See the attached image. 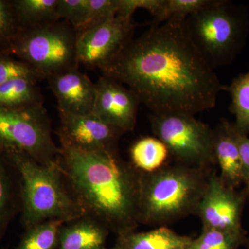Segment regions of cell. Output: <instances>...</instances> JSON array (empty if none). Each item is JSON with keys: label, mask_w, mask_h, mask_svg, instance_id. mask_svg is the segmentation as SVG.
Listing matches in <instances>:
<instances>
[{"label": "cell", "mask_w": 249, "mask_h": 249, "mask_svg": "<svg viewBox=\"0 0 249 249\" xmlns=\"http://www.w3.org/2000/svg\"><path fill=\"white\" fill-rule=\"evenodd\" d=\"M186 19L150 26L101 70L103 76L127 85L153 114L213 108L224 85L192 41Z\"/></svg>", "instance_id": "cell-1"}, {"label": "cell", "mask_w": 249, "mask_h": 249, "mask_svg": "<svg viewBox=\"0 0 249 249\" xmlns=\"http://www.w3.org/2000/svg\"><path fill=\"white\" fill-rule=\"evenodd\" d=\"M60 145V169L85 216L127 232L139 208L140 187L116 150L88 152Z\"/></svg>", "instance_id": "cell-2"}, {"label": "cell", "mask_w": 249, "mask_h": 249, "mask_svg": "<svg viewBox=\"0 0 249 249\" xmlns=\"http://www.w3.org/2000/svg\"><path fill=\"white\" fill-rule=\"evenodd\" d=\"M0 152L19 175L21 221L25 230L47 221L68 223L84 217L81 206L67 189L60 163L47 166L19 150Z\"/></svg>", "instance_id": "cell-3"}, {"label": "cell", "mask_w": 249, "mask_h": 249, "mask_svg": "<svg viewBox=\"0 0 249 249\" xmlns=\"http://www.w3.org/2000/svg\"><path fill=\"white\" fill-rule=\"evenodd\" d=\"M186 23L192 41L213 70L235 60L248 34L245 11L227 0H214Z\"/></svg>", "instance_id": "cell-4"}, {"label": "cell", "mask_w": 249, "mask_h": 249, "mask_svg": "<svg viewBox=\"0 0 249 249\" xmlns=\"http://www.w3.org/2000/svg\"><path fill=\"white\" fill-rule=\"evenodd\" d=\"M77 31L65 20L21 29L1 52L27 62L47 80L78 67Z\"/></svg>", "instance_id": "cell-5"}, {"label": "cell", "mask_w": 249, "mask_h": 249, "mask_svg": "<svg viewBox=\"0 0 249 249\" xmlns=\"http://www.w3.org/2000/svg\"><path fill=\"white\" fill-rule=\"evenodd\" d=\"M24 152L37 163L58 165L60 148L52 135V126L44 106L10 109L0 107V151Z\"/></svg>", "instance_id": "cell-6"}, {"label": "cell", "mask_w": 249, "mask_h": 249, "mask_svg": "<svg viewBox=\"0 0 249 249\" xmlns=\"http://www.w3.org/2000/svg\"><path fill=\"white\" fill-rule=\"evenodd\" d=\"M152 129L175 157L191 163H202L214 157L213 132L194 115L153 114Z\"/></svg>", "instance_id": "cell-7"}, {"label": "cell", "mask_w": 249, "mask_h": 249, "mask_svg": "<svg viewBox=\"0 0 249 249\" xmlns=\"http://www.w3.org/2000/svg\"><path fill=\"white\" fill-rule=\"evenodd\" d=\"M133 18L117 16L87 30L77 32L78 65L104 68L134 37Z\"/></svg>", "instance_id": "cell-8"}, {"label": "cell", "mask_w": 249, "mask_h": 249, "mask_svg": "<svg viewBox=\"0 0 249 249\" xmlns=\"http://www.w3.org/2000/svg\"><path fill=\"white\" fill-rule=\"evenodd\" d=\"M195 191L194 181L186 174L165 172L140 187L139 207L150 218L170 217L188 206Z\"/></svg>", "instance_id": "cell-9"}, {"label": "cell", "mask_w": 249, "mask_h": 249, "mask_svg": "<svg viewBox=\"0 0 249 249\" xmlns=\"http://www.w3.org/2000/svg\"><path fill=\"white\" fill-rule=\"evenodd\" d=\"M60 144L83 151L116 150L123 131L113 127L94 114L77 115L58 109Z\"/></svg>", "instance_id": "cell-10"}, {"label": "cell", "mask_w": 249, "mask_h": 249, "mask_svg": "<svg viewBox=\"0 0 249 249\" xmlns=\"http://www.w3.org/2000/svg\"><path fill=\"white\" fill-rule=\"evenodd\" d=\"M92 114L123 132L132 130L137 121L138 98L128 88L106 76L95 83Z\"/></svg>", "instance_id": "cell-11"}, {"label": "cell", "mask_w": 249, "mask_h": 249, "mask_svg": "<svg viewBox=\"0 0 249 249\" xmlns=\"http://www.w3.org/2000/svg\"><path fill=\"white\" fill-rule=\"evenodd\" d=\"M47 80L58 101V109L77 115L92 114L95 83L78 67L56 73Z\"/></svg>", "instance_id": "cell-12"}, {"label": "cell", "mask_w": 249, "mask_h": 249, "mask_svg": "<svg viewBox=\"0 0 249 249\" xmlns=\"http://www.w3.org/2000/svg\"><path fill=\"white\" fill-rule=\"evenodd\" d=\"M201 210L210 229L238 232L240 201L217 179L212 180Z\"/></svg>", "instance_id": "cell-13"}, {"label": "cell", "mask_w": 249, "mask_h": 249, "mask_svg": "<svg viewBox=\"0 0 249 249\" xmlns=\"http://www.w3.org/2000/svg\"><path fill=\"white\" fill-rule=\"evenodd\" d=\"M106 238L107 229L84 216L62 227L58 249H105Z\"/></svg>", "instance_id": "cell-14"}, {"label": "cell", "mask_w": 249, "mask_h": 249, "mask_svg": "<svg viewBox=\"0 0 249 249\" xmlns=\"http://www.w3.org/2000/svg\"><path fill=\"white\" fill-rule=\"evenodd\" d=\"M213 150L224 178L232 184L240 182L245 176L233 124L222 121L220 127L213 132Z\"/></svg>", "instance_id": "cell-15"}, {"label": "cell", "mask_w": 249, "mask_h": 249, "mask_svg": "<svg viewBox=\"0 0 249 249\" xmlns=\"http://www.w3.org/2000/svg\"><path fill=\"white\" fill-rule=\"evenodd\" d=\"M21 210L20 180L17 170L0 152V242Z\"/></svg>", "instance_id": "cell-16"}, {"label": "cell", "mask_w": 249, "mask_h": 249, "mask_svg": "<svg viewBox=\"0 0 249 249\" xmlns=\"http://www.w3.org/2000/svg\"><path fill=\"white\" fill-rule=\"evenodd\" d=\"M191 244L188 237L160 228L142 233L121 234L118 247L121 249H187Z\"/></svg>", "instance_id": "cell-17"}, {"label": "cell", "mask_w": 249, "mask_h": 249, "mask_svg": "<svg viewBox=\"0 0 249 249\" xmlns=\"http://www.w3.org/2000/svg\"><path fill=\"white\" fill-rule=\"evenodd\" d=\"M37 83L29 78H18L0 85V107L24 109L44 106Z\"/></svg>", "instance_id": "cell-18"}, {"label": "cell", "mask_w": 249, "mask_h": 249, "mask_svg": "<svg viewBox=\"0 0 249 249\" xmlns=\"http://www.w3.org/2000/svg\"><path fill=\"white\" fill-rule=\"evenodd\" d=\"M19 29L60 20L58 0H11Z\"/></svg>", "instance_id": "cell-19"}, {"label": "cell", "mask_w": 249, "mask_h": 249, "mask_svg": "<svg viewBox=\"0 0 249 249\" xmlns=\"http://www.w3.org/2000/svg\"><path fill=\"white\" fill-rule=\"evenodd\" d=\"M223 90L231 96V112L235 116L233 124L243 135L249 134V70L234 78L229 85H224Z\"/></svg>", "instance_id": "cell-20"}, {"label": "cell", "mask_w": 249, "mask_h": 249, "mask_svg": "<svg viewBox=\"0 0 249 249\" xmlns=\"http://www.w3.org/2000/svg\"><path fill=\"white\" fill-rule=\"evenodd\" d=\"M168 147L160 139L144 137L131 147L134 165L145 171L151 172L161 166L168 155Z\"/></svg>", "instance_id": "cell-21"}, {"label": "cell", "mask_w": 249, "mask_h": 249, "mask_svg": "<svg viewBox=\"0 0 249 249\" xmlns=\"http://www.w3.org/2000/svg\"><path fill=\"white\" fill-rule=\"evenodd\" d=\"M61 220H49L27 229L16 249H58L62 227Z\"/></svg>", "instance_id": "cell-22"}, {"label": "cell", "mask_w": 249, "mask_h": 249, "mask_svg": "<svg viewBox=\"0 0 249 249\" xmlns=\"http://www.w3.org/2000/svg\"><path fill=\"white\" fill-rule=\"evenodd\" d=\"M214 0H163L160 12L150 22L157 25L172 19H186L191 15L206 9Z\"/></svg>", "instance_id": "cell-23"}, {"label": "cell", "mask_w": 249, "mask_h": 249, "mask_svg": "<svg viewBox=\"0 0 249 249\" xmlns=\"http://www.w3.org/2000/svg\"><path fill=\"white\" fill-rule=\"evenodd\" d=\"M119 0H88L84 19L77 32L87 30L117 16Z\"/></svg>", "instance_id": "cell-24"}, {"label": "cell", "mask_w": 249, "mask_h": 249, "mask_svg": "<svg viewBox=\"0 0 249 249\" xmlns=\"http://www.w3.org/2000/svg\"><path fill=\"white\" fill-rule=\"evenodd\" d=\"M18 78H29L38 82L45 80L27 62L0 51V85Z\"/></svg>", "instance_id": "cell-25"}, {"label": "cell", "mask_w": 249, "mask_h": 249, "mask_svg": "<svg viewBox=\"0 0 249 249\" xmlns=\"http://www.w3.org/2000/svg\"><path fill=\"white\" fill-rule=\"evenodd\" d=\"M237 237L238 232L209 229L187 249H232Z\"/></svg>", "instance_id": "cell-26"}, {"label": "cell", "mask_w": 249, "mask_h": 249, "mask_svg": "<svg viewBox=\"0 0 249 249\" xmlns=\"http://www.w3.org/2000/svg\"><path fill=\"white\" fill-rule=\"evenodd\" d=\"M19 30L11 0H0V49L13 40Z\"/></svg>", "instance_id": "cell-27"}, {"label": "cell", "mask_w": 249, "mask_h": 249, "mask_svg": "<svg viewBox=\"0 0 249 249\" xmlns=\"http://www.w3.org/2000/svg\"><path fill=\"white\" fill-rule=\"evenodd\" d=\"M87 3L88 0H58V19L67 21L78 31L84 19Z\"/></svg>", "instance_id": "cell-28"}, {"label": "cell", "mask_w": 249, "mask_h": 249, "mask_svg": "<svg viewBox=\"0 0 249 249\" xmlns=\"http://www.w3.org/2000/svg\"><path fill=\"white\" fill-rule=\"evenodd\" d=\"M234 126V124H233ZM234 133L239 151H240L244 176L249 178V138L247 136L240 134L234 126Z\"/></svg>", "instance_id": "cell-29"}, {"label": "cell", "mask_w": 249, "mask_h": 249, "mask_svg": "<svg viewBox=\"0 0 249 249\" xmlns=\"http://www.w3.org/2000/svg\"><path fill=\"white\" fill-rule=\"evenodd\" d=\"M121 249L119 248V247H116V248H114V249Z\"/></svg>", "instance_id": "cell-30"}]
</instances>
